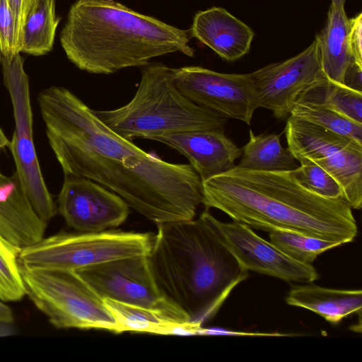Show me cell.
<instances>
[{
	"label": "cell",
	"mask_w": 362,
	"mask_h": 362,
	"mask_svg": "<svg viewBox=\"0 0 362 362\" xmlns=\"http://www.w3.org/2000/svg\"><path fill=\"white\" fill-rule=\"evenodd\" d=\"M248 75L257 108L271 110L278 119L290 115L300 93L325 76L316 39L295 57L268 64Z\"/></svg>",
	"instance_id": "13"
},
{
	"label": "cell",
	"mask_w": 362,
	"mask_h": 362,
	"mask_svg": "<svg viewBox=\"0 0 362 362\" xmlns=\"http://www.w3.org/2000/svg\"><path fill=\"white\" fill-rule=\"evenodd\" d=\"M0 320L13 322L14 320L11 309L0 300Z\"/></svg>",
	"instance_id": "33"
},
{
	"label": "cell",
	"mask_w": 362,
	"mask_h": 362,
	"mask_svg": "<svg viewBox=\"0 0 362 362\" xmlns=\"http://www.w3.org/2000/svg\"><path fill=\"white\" fill-rule=\"evenodd\" d=\"M38 103L64 176L102 185L156 223L195 218L203 204L202 182L190 164L169 163L144 151L66 88L44 89Z\"/></svg>",
	"instance_id": "1"
},
{
	"label": "cell",
	"mask_w": 362,
	"mask_h": 362,
	"mask_svg": "<svg viewBox=\"0 0 362 362\" xmlns=\"http://www.w3.org/2000/svg\"><path fill=\"white\" fill-rule=\"evenodd\" d=\"M281 134L263 133L255 135L250 130L248 142L242 148L238 167L263 171L293 170L297 160L288 148L282 147Z\"/></svg>",
	"instance_id": "21"
},
{
	"label": "cell",
	"mask_w": 362,
	"mask_h": 362,
	"mask_svg": "<svg viewBox=\"0 0 362 362\" xmlns=\"http://www.w3.org/2000/svg\"><path fill=\"white\" fill-rule=\"evenodd\" d=\"M208 224L219 242L234 256L241 267L287 282L311 283L318 279L312 264L298 262L272 243L255 233L247 225L237 221L225 223L206 209Z\"/></svg>",
	"instance_id": "11"
},
{
	"label": "cell",
	"mask_w": 362,
	"mask_h": 362,
	"mask_svg": "<svg viewBox=\"0 0 362 362\" xmlns=\"http://www.w3.org/2000/svg\"><path fill=\"white\" fill-rule=\"evenodd\" d=\"M76 272L103 299L160 310L180 320L189 322L185 313L160 291L147 255L119 258Z\"/></svg>",
	"instance_id": "10"
},
{
	"label": "cell",
	"mask_w": 362,
	"mask_h": 362,
	"mask_svg": "<svg viewBox=\"0 0 362 362\" xmlns=\"http://www.w3.org/2000/svg\"><path fill=\"white\" fill-rule=\"evenodd\" d=\"M47 223L33 210L16 172L0 170V234L21 248L40 240Z\"/></svg>",
	"instance_id": "17"
},
{
	"label": "cell",
	"mask_w": 362,
	"mask_h": 362,
	"mask_svg": "<svg viewBox=\"0 0 362 362\" xmlns=\"http://www.w3.org/2000/svg\"><path fill=\"white\" fill-rule=\"evenodd\" d=\"M345 1L346 0H331V4L336 7L344 8Z\"/></svg>",
	"instance_id": "35"
},
{
	"label": "cell",
	"mask_w": 362,
	"mask_h": 362,
	"mask_svg": "<svg viewBox=\"0 0 362 362\" xmlns=\"http://www.w3.org/2000/svg\"><path fill=\"white\" fill-rule=\"evenodd\" d=\"M104 302L117 325V334L131 331L156 334H198L202 326L180 320L157 309L108 298Z\"/></svg>",
	"instance_id": "20"
},
{
	"label": "cell",
	"mask_w": 362,
	"mask_h": 362,
	"mask_svg": "<svg viewBox=\"0 0 362 362\" xmlns=\"http://www.w3.org/2000/svg\"><path fill=\"white\" fill-rule=\"evenodd\" d=\"M19 265L26 294L54 327L117 334V322L104 299L76 271Z\"/></svg>",
	"instance_id": "6"
},
{
	"label": "cell",
	"mask_w": 362,
	"mask_h": 362,
	"mask_svg": "<svg viewBox=\"0 0 362 362\" xmlns=\"http://www.w3.org/2000/svg\"><path fill=\"white\" fill-rule=\"evenodd\" d=\"M153 237L149 233L110 230L62 232L21 248L19 262L30 268L77 271L119 258L148 255Z\"/></svg>",
	"instance_id": "7"
},
{
	"label": "cell",
	"mask_w": 362,
	"mask_h": 362,
	"mask_svg": "<svg viewBox=\"0 0 362 362\" xmlns=\"http://www.w3.org/2000/svg\"><path fill=\"white\" fill-rule=\"evenodd\" d=\"M18 52L15 20L7 0H0V59Z\"/></svg>",
	"instance_id": "28"
},
{
	"label": "cell",
	"mask_w": 362,
	"mask_h": 362,
	"mask_svg": "<svg viewBox=\"0 0 362 362\" xmlns=\"http://www.w3.org/2000/svg\"><path fill=\"white\" fill-rule=\"evenodd\" d=\"M10 141L0 127V151L6 147H9Z\"/></svg>",
	"instance_id": "34"
},
{
	"label": "cell",
	"mask_w": 362,
	"mask_h": 362,
	"mask_svg": "<svg viewBox=\"0 0 362 362\" xmlns=\"http://www.w3.org/2000/svg\"><path fill=\"white\" fill-rule=\"evenodd\" d=\"M177 89L195 104L250 125L257 109L248 74H223L198 66L174 69Z\"/></svg>",
	"instance_id": "12"
},
{
	"label": "cell",
	"mask_w": 362,
	"mask_h": 362,
	"mask_svg": "<svg viewBox=\"0 0 362 362\" xmlns=\"http://www.w3.org/2000/svg\"><path fill=\"white\" fill-rule=\"evenodd\" d=\"M173 74V68L160 63L145 66L137 90L127 104L94 110L95 114L129 141L192 131H223L227 119L186 98L175 86Z\"/></svg>",
	"instance_id": "5"
},
{
	"label": "cell",
	"mask_w": 362,
	"mask_h": 362,
	"mask_svg": "<svg viewBox=\"0 0 362 362\" xmlns=\"http://www.w3.org/2000/svg\"><path fill=\"white\" fill-rule=\"evenodd\" d=\"M57 211L78 232L94 233L123 223L129 206L119 195L90 180L64 176Z\"/></svg>",
	"instance_id": "14"
},
{
	"label": "cell",
	"mask_w": 362,
	"mask_h": 362,
	"mask_svg": "<svg viewBox=\"0 0 362 362\" xmlns=\"http://www.w3.org/2000/svg\"><path fill=\"white\" fill-rule=\"evenodd\" d=\"M349 44L354 60L362 66V13L349 19Z\"/></svg>",
	"instance_id": "30"
},
{
	"label": "cell",
	"mask_w": 362,
	"mask_h": 362,
	"mask_svg": "<svg viewBox=\"0 0 362 362\" xmlns=\"http://www.w3.org/2000/svg\"><path fill=\"white\" fill-rule=\"evenodd\" d=\"M269 236V242L285 255L307 264H312L322 252L342 245L337 241L284 230H272Z\"/></svg>",
	"instance_id": "25"
},
{
	"label": "cell",
	"mask_w": 362,
	"mask_h": 362,
	"mask_svg": "<svg viewBox=\"0 0 362 362\" xmlns=\"http://www.w3.org/2000/svg\"><path fill=\"white\" fill-rule=\"evenodd\" d=\"M189 30L191 37H196L228 62L245 55L255 35L249 26L221 7L197 13Z\"/></svg>",
	"instance_id": "16"
},
{
	"label": "cell",
	"mask_w": 362,
	"mask_h": 362,
	"mask_svg": "<svg viewBox=\"0 0 362 362\" xmlns=\"http://www.w3.org/2000/svg\"><path fill=\"white\" fill-rule=\"evenodd\" d=\"M288 305L309 310L332 325L349 315L361 313V289H337L314 284L297 285L289 291Z\"/></svg>",
	"instance_id": "18"
},
{
	"label": "cell",
	"mask_w": 362,
	"mask_h": 362,
	"mask_svg": "<svg viewBox=\"0 0 362 362\" xmlns=\"http://www.w3.org/2000/svg\"><path fill=\"white\" fill-rule=\"evenodd\" d=\"M344 86L362 92V66L354 60L351 62L345 73Z\"/></svg>",
	"instance_id": "31"
},
{
	"label": "cell",
	"mask_w": 362,
	"mask_h": 362,
	"mask_svg": "<svg viewBox=\"0 0 362 362\" xmlns=\"http://www.w3.org/2000/svg\"><path fill=\"white\" fill-rule=\"evenodd\" d=\"M18 334V329L11 322L0 320V337Z\"/></svg>",
	"instance_id": "32"
},
{
	"label": "cell",
	"mask_w": 362,
	"mask_h": 362,
	"mask_svg": "<svg viewBox=\"0 0 362 362\" xmlns=\"http://www.w3.org/2000/svg\"><path fill=\"white\" fill-rule=\"evenodd\" d=\"M21 248L0 234V300L17 301L26 295L19 265Z\"/></svg>",
	"instance_id": "26"
},
{
	"label": "cell",
	"mask_w": 362,
	"mask_h": 362,
	"mask_svg": "<svg viewBox=\"0 0 362 362\" xmlns=\"http://www.w3.org/2000/svg\"><path fill=\"white\" fill-rule=\"evenodd\" d=\"M13 12L16 27V42L18 52L25 21L37 0H7Z\"/></svg>",
	"instance_id": "29"
},
{
	"label": "cell",
	"mask_w": 362,
	"mask_h": 362,
	"mask_svg": "<svg viewBox=\"0 0 362 362\" xmlns=\"http://www.w3.org/2000/svg\"><path fill=\"white\" fill-rule=\"evenodd\" d=\"M156 225L147 255L156 283L191 323L202 326L248 272L216 238L204 211L197 219Z\"/></svg>",
	"instance_id": "3"
},
{
	"label": "cell",
	"mask_w": 362,
	"mask_h": 362,
	"mask_svg": "<svg viewBox=\"0 0 362 362\" xmlns=\"http://www.w3.org/2000/svg\"><path fill=\"white\" fill-rule=\"evenodd\" d=\"M150 140L163 143L185 156L202 182L233 168L242 155V148L220 130L164 134Z\"/></svg>",
	"instance_id": "15"
},
{
	"label": "cell",
	"mask_w": 362,
	"mask_h": 362,
	"mask_svg": "<svg viewBox=\"0 0 362 362\" xmlns=\"http://www.w3.org/2000/svg\"><path fill=\"white\" fill-rule=\"evenodd\" d=\"M298 98L322 104L362 124V92L332 82L326 76L308 86Z\"/></svg>",
	"instance_id": "23"
},
{
	"label": "cell",
	"mask_w": 362,
	"mask_h": 362,
	"mask_svg": "<svg viewBox=\"0 0 362 362\" xmlns=\"http://www.w3.org/2000/svg\"><path fill=\"white\" fill-rule=\"evenodd\" d=\"M298 161L300 165L294 170V173L305 187L327 198L345 199L341 185L332 175L308 158Z\"/></svg>",
	"instance_id": "27"
},
{
	"label": "cell",
	"mask_w": 362,
	"mask_h": 362,
	"mask_svg": "<svg viewBox=\"0 0 362 362\" xmlns=\"http://www.w3.org/2000/svg\"><path fill=\"white\" fill-rule=\"evenodd\" d=\"M349 29L344 8L331 4L325 27L315 36L325 76L341 85H344L345 73L354 60L349 44Z\"/></svg>",
	"instance_id": "19"
},
{
	"label": "cell",
	"mask_w": 362,
	"mask_h": 362,
	"mask_svg": "<svg viewBox=\"0 0 362 362\" xmlns=\"http://www.w3.org/2000/svg\"><path fill=\"white\" fill-rule=\"evenodd\" d=\"M0 64L13 107L15 129L9 148L16 173L33 210L47 223L57 212V206L42 176L34 145L28 76L20 53L1 58Z\"/></svg>",
	"instance_id": "8"
},
{
	"label": "cell",
	"mask_w": 362,
	"mask_h": 362,
	"mask_svg": "<svg viewBox=\"0 0 362 362\" xmlns=\"http://www.w3.org/2000/svg\"><path fill=\"white\" fill-rule=\"evenodd\" d=\"M203 205L250 228L289 230L342 245L358 226L342 198L323 197L305 187L293 170L263 171L234 166L202 182Z\"/></svg>",
	"instance_id": "2"
},
{
	"label": "cell",
	"mask_w": 362,
	"mask_h": 362,
	"mask_svg": "<svg viewBox=\"0 0 362 362\" xmlns=\"http://www.w3.org/2000/svg\"><path fill=\"white\" fill-rule=\"evenodd\" d=\"M287 148L308 158L341 185L352 209L362 206V144L322 127L290 116L285 127Z\"/></svg>",
	"instance_id": "9"
},
{
	"label": "cell",
	"mask_w": 362,
	"mask_h": 362,
	"mask_svg": "<svg viewBox=\"0 0 362 362\" xmlns=\"http://www.w3.org/2000/svg\"><path fill=\"white\" fill-rule=\"evenodd\" d=\"M290 116L322 127L362 144V124L355 122L320 103L298 98Z\"/></svg>",
	"instance_id": "24"
},
{
	"label": "cell",
	"mask_w": 362,
	"mask_h": 362,
	"mask_svg": "<svg viewBox=\"0 0 362 362\" xmlns=\"http://www.w3.org/2000/svg\"><path fill=\"white\" fill-rule=\"evenodd\" d=\"M190 30H182L113 0H78L60 33L62 47L82 71L110 74L145 66L152 58L180 52L194 57Z\"/></svg>",
	"instance_id": "4"
},
{
	"label": "cell",
	"mask_w": 362,
	"mask_h": 362,
	"mask_svg": "<svg viewBox=\"0 0 362 362\" xmlns=\"http://www.w3.org/2000/svg\"><path fill=\"white\" fill-rule=\"evenodd\" d=\"M59 21L55 0H37L25 21L20 52L34 56L49 52Z\"/></svg>",
	"instance_id": "22"
}]
</instances>
